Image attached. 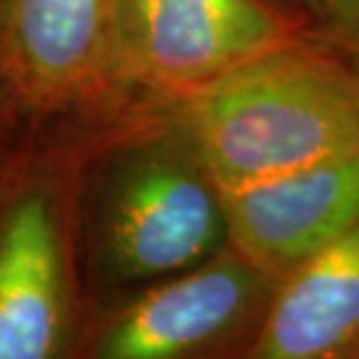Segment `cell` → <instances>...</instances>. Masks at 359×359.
I'll return each mask as SVG.
<instances>
[{"label": "cell", "mask_w": 359, "mask_h": 359, "mask_svg": "<svg viewBox=\"0 0 359 359\" xmlns=\"http://www.w3.org/2000/svg\"><path fill=\"white\" fill-rule=\"evenodd\" d=\"M226 238L280 283L359 222V147L222 191Z\"/></svg>", "instance_id": "7"}, {"label": "cell", "mask_w": 359, "mask_h": 359, "mask_svg": "<svg viewBox=\"0 0 359 359\" xmlns=\"http://www.w3.org/2000/svg\"><path fill=\"white\" fill-rule=\"evenodd\" d=\"M38 114L26 107L19 93L12 89L7 77L0 70V163L12 152L14 145L24 138V133L31 128Z\"/></svg>", "instance_id": "10"}, {"label": "cell", "mask_w": 359, "mask_h": 359, "mask_svg": "<svg viewBox=\"0 0 359 359\" xmlns=\"http://www.w3.org/2000/svg\"><path fill=\"white\" fill-rule=\"evenodd\" d=\"M121 0H0V70L38 117L124 89L114 80Z\"/></svg>", "instance_id": "6"}, {"label": "cell", "mask_w": 359, "mask_h": 359, "mask_svg": "<svg viewBox=\"0 0 359 359\" xmlns=\"http://www.w3.org/2000/svg\"><path fill=\"white\" fill-rule=\"evenodd\" d=\"M138 93L38 117L0 163V359L80 357L91 320L82 194L93 154Z\"/></svg>", "instance_id": "1"}, {"label": "cell", "mask_w": 359, "mask_h": 359, "mask_svg": "<svg viewBox=\"0 0 359 359\" xmlns=\"http://www.w3.org/2000/svg\"><path fill=\"white\" fill-rule=\"evenodd\" d=\"M276 283L229 245L89 320L80 357H248Z\"/></svg>", "instance_id": "4"}, {"label": "cell", "mask_w": 359, "mask_h": 359, "mask_svg": "<svg viewBox=\"0 0 359 359\" xmlns=\"http://www.w3.org/2000/svg\"><path fill=\"white\" fill-rule=\"evenodd\" d=\"M292 3H299V5H304L308 12H315L320 7L322 0H292Z\"/></svg>", "instance_id": "11"}, {"label": "cell", "mask_w": 359, "mask_h": 359, "mask_svg": "<svg viewBox=\"0 0 359 359\" xmlns=\"http://www.w3.org/2000/svg\"><path fill=\"white\" fill-rule=\"evenodd\" d=\"M311 33L359 75V0H322Z\"/></svg>", "instance_id": "9"}, {"label": "cell", "mask_w": 359, "mask_h": 359, "mask_svg": "<svg viewBox=\"0 0 359 359\" xmlns=\"http://www.w3.org/2000/svg\"><path fill=\"white\" fill-rule=\"evenodd\" d=\"M245 359H359V222L276 285Z\"/></svg>", "instance_id": "8"}, {"label": "cell", "mask_w": 359, "mask_h": 359, "mask_svg": "<svg viewBox=\"0 0 359 359\" xmlns=\"http://www.w3.org/2000/svg\"><path fill=\"white\" fill-rule=\"evenodd\" d=\"M229 243L222 189L163 103L135 96L93 154L82 194L91 318Z\"/></svg>", "instance_id": "2"}, {"label": "cell", "mask_w": 359, "mask_h": 359, "mask_svg": "<svg viewBox=\"0 0 359 359\" xmlns=\"http://www.w3.org/2000/svg\"><path fill=\"white\" fill-rule=\"evenodd\" d=\"M163 107L222 191L359 147V75L311 28Z\"/></svg>", "instance_id": "3"}, {"label": "cell", "mask_w": 359, "mask_h": 359, "mask_svg": "<svg viewBox=\"0 0 359 359\" xmlns=\"http://www.w3.org/2000/svg\"><path fill=\"white\" fill-rule=\"evenodd\" d=\"M308 28L276 0H121L114 80L173 103Z\"/></svg>", "instance_id": "5"}]
</instances>
